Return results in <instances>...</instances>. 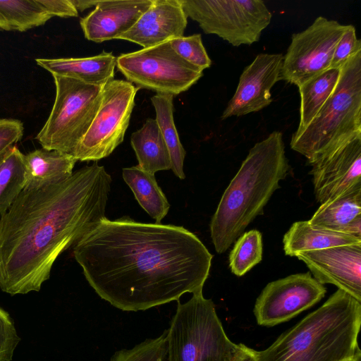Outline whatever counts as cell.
Instances as JSON below:
<instances>
[{
	"label": "cell",
	"mask_w": 361,
	"mask_h": 361,
	"mask_svg": "<svg viewBox=\"0 0 361 361\" xmlns=\"http://www.w3.org/2000/svg\"><path fill=\"white\" fill-rule=\"evenodd\" d=\"M73 255L96 293L137 312L202 290L213 255L183 226L106 218L78 241Z\"/></svg>",
	"instance_id": "6da1fadb"
},
{
	"label": "cell",
	"mask_w": 361,
	"mask_h": 361,
	"mask_svg": "<svg viewBox=\"0 0 361 361\" xmlns=\"http://www.w3.org/2000/svg\"><path fill=\"white\" fill-rule=\"evenodd\" d=\"M111 177L94 162L61 182L23 190L0 216V288L39 291L58 257L106 219Z\"/></svg>",
	"instance_id": "7a4b0ae2"
},
{
	"label": "cell",
	"mask_w": 361,
	"mask_h": 361,
	"mask_svg": "<svg viewBox=\"0 0 361 361\" xmlns=\"http://www.w3.org/2000/svg\"><path fill=\"white\" fill-rule=\"evenodd\" d=\"M283 135L274 130L249 151L220 200L210 223L217 253L226 252L259 215L288 174Z\"/></svg>",
	"instance_id": "3957f363"
},
{
	"label": "cell",
	"mask_w": 361,
	"mask_h": 361,
	"mask_svg": "<svg viewBox=\"0 0 361 361\" xmlns=\"http://www.w3.org/2000/svg\"><path fill=\"white\" fill-rule=\"evenodd\" d=\"M361 302L338 289L317 310L255 350L257 361H339L360 350Z\"/></svg>",
	"instance_id": "277c9868"
},
{
	"label": "cell",
	"mask_w": 361,
	"mask_h": 361,
	"mask_svg": "<svg viewBox=\"0 0 361 361\" xmlns=\"http://www.w3.org/2000/svg\"><path fill=\"white\" fill-rule=\"evenodd\" d=\"M356 137H361V51L341 67L334 91L309 125L293 134L290 145L310 163Z\"/></svg>",
	"instance_id": "5b68a950"
},
{
	"label": "cell",
	"mask_w": 361,
	"mask_h": 361,
	"mask_svg": "<svg viewBox=\"0 0 361 361\" xmlns=\"http://www.w3.org/2000/svg\"><path fill=\"white\" fill-rule=\"evenodd\" d=\"M166 341L167 361H233L238 347L228 338L214 303L202 290L178 302Z\"/></svg>",
	"instance_id": "8992f818"
},
{
	"label": "cell",
	"mask_w": 361,
	"mask_h": 361,
	"mask_svg": "<svg viewBox=\"0 0 361 361\" xmlns=\"http://www.w3.org/2000/svg\"><path fill=\"white\" fill-rule=\"evenodd\" d=\"M52 76L56 87L54 105L35 139L42 148L72 155L99 109L104 86Z\"/></svg>",
	"instance_id": "52a82bcc"
},
{
	"label": "cell",
	"mask_w": 361,
	"mask_h": 361,
	"mask_svg": "<svg viewBox=\"0 0 361 361\" xmlns=\"http://www.w3.org/2000/svg\"><path fill=\"white\" fill-rule=\"evenodd\" d=\"M187 16L206 34H214L234 47L259 40L271 13L262 0H180Z\"/></svg>",
	"instance_id": "ba28073f"
},
{
	"label": "cell",
	"mask_w": 361,
	"mask_h": 361,
	"mask_svg": "<svg viewBox=\"0 0 361 361\" xmlns=\"http://www.w3.org/2000/svg\"><path fill=\"white\" fill-rule=\"evenodd\" d=\"M118 70L137 87L177 95L188 90L203 75L171 48L169 40L116 57Z\"/></svg>",
	"instance_id": "9c48e42d"
},
{
	"label": "cell",
	"mask_w": 361,
	"mask_h": 361,
	"mask_svg": "<svg viewBox=\"0 0 361 361\" xmlns=\"http://www.w3.org/2000/svg\"><path fill=\"white\" fill-rule=\"evenodd\" d=\"M138 90L123 80L114 79L104 85L99 109L72 154L77 161L105 158L123 142Z\"/></svg>",
	"instance_id": "30bf717a"
},
{
	"label": "cell",
	"mask_w": 361,
	"mask_h": 361,
	"mask_svg": "<svg viewBox=\"0 0 361 361\" xmlns=\"http://www.w3.org/2000/svg\"><path fill=\"white\" fill-rule=\"evenodd\" d=\"M346 27L319 16L305 30L293 34L283 55L282 80L298 87L330 68L335 47Z\"/></svg>",
	"instance_id": "8fae6325"
},
{
	"label": "cell",
	"mask_w": 361,
	"mask_h": 361,
	"mask_svg": "<svg viewBox=\"0 0 361 361\" xmlns=\"http://www.w3.org/2000/svg\"><path fill=\"white\" fill-rule=\"evenodd\" d=\"M326 292L310 271L271 281L256 300L253 312L257 322L274 326L287 322L319 302Z\"/></svg>",
	"instance_id": "7c38bea8"
},
{
	"label": "cell",
	"mask_w": 361,
	"mask_h": 361,
	"mask_svg": "<svg viewBox=\"0 0 361 361\" xmlns=\"http://www.w3.org/2000/svg\"><path fill=\"white\" fill-rule=\"evenodd\" d=\"M315 198L321 204L361 187V137L329 149L310 162Z\"/></svg>",
	"instance_id": "4fadbf2b"
},
{
	"label": "cell",
	"mask_w": 361,
	"mask_h": 361,
	"mask_svg": "<svg viewBox=\"0 0 361 361\" xmlns=\"http://www.w3.org/2000/svg\"><path fill=\"white\" fill-rule=\"evenodd\" d=\"M283 55L259 54L243 71L235 92L221 118L257 112L272 102L271 90L281 78Z\"/></svg>",
	"instance_id": "5bb4252c"
},
{
	"label": "cell",
	"mask_w": 361,
	"mask_h": 361,
	"mask_svg": "<svg viewBox=\"0 0 361 361\" xmlns=\"http://www.w3.org/2000/svg\"><path fill=\"white\" fill-rule=\"evenodd\" d=\"M295 257L319 283L333 284L361 302V244L303 252Z\"/></svg>",
	"instance_id": "9a60e30c"
},
{
	"label": "cell",
	"mask_w": 361,
	"mask_h": 361,
	"mask_svg": "<svg viewBox=\"0 0 361 361\" xmlns=\"http://www.w3.org/2000/svg\"><path fill=\"white\" fill-rule=\"evenodd\" d=\"M187 18L180 0H153L135 25L117 39L130 41L143 48L153 47L183 37Z\"/></svg>",
	"instance_id": "2e32d148"
},
{
	"label": "cell",
	"mask_w": 361,
	"mask_h": 361,
	"mask_svg": "<svg viewBox=\"0 0 361 361\" xmlns=\"http://www.w3.org/2000/svg\"><path fill=\"white\" fill-rule=\"evenodd\" d=\"M153 0L99 1L80 20L85 38L94 42L116 39L128 32L149 8Z\"/></svg>",
	"instance_id": "e0dca14e"
},
{
	"label": "cell",
	"mask_w": 361,
	"mask_h": 361,
	"mask_svg": "<svg viewBox=\"0 0 361 361\" xmlns=\"http://www.w3.org/2000/svg\"><path fill=\"white\" fill-rule=\"evenodd\" d=\"M38 66L51 73L104 86L114 80L116 57L111 52L85 58L36 59Z\"/></svg>",
	"instance_id": "ac0fdd59"
},
{
	"label": "cell",
	"mask_w": 361,
	"mask_h": 361,
	"mask_svg": "<svg viewBox=\"0 0 361 361\" xmlns=\"http://www.w3.org/2000/svg\"><path fill=\"white\" fill-rule=\"evenodd\" d=\"M309 222L361 238V187L321 204Z\"/></svg>",
	"instance_id": "d6986e66"
},
{
	"label": "cell",
	"mask_w": 361,
	"mask_h": 361,
	"mask_svg": "<svg viewBox=\"0 0 361 361\" xmlns=\"http://www.w3.org/2000/svg\"><path fill=\"white\" fill-rule=\"evenodd\" d=\"M76 161L69 154L42 147L25 154L24 190L37 189L65 180L72 176Z\"/></svg>",
	"instance_id": "ffe728a7"
},
{
	"label": "cell",
	"mask_w": 361,
	"mask_h": 361,
	"mask_svg": "<svg viewBox=\"0 0 361 361\" xmlns=\"http://www.w3.org/2000/svg\"><path fill=\"white\" fill-rule=\"evenodd\" d=\"M286 255L319 250L335 246L360 245L361 238L345 233L312 225L309 221L293 223L283 238Z\"/></svg>",
	"instance_id": "44dd1931"
},
{
	"label": "cell",
	"mask_w": 361,
	"mask_h": 361,
	"mask_svg": "<svg viewBox=\"0 0 361 361\" xmlns=\"http://www.w3.org/2000/svg\"><path fill=\"white\" fill-rule=\"evenodd\" d=\"M130 143L135 151L138 166L154 174L171 168L170 154L155 118H148L134 132Z\"/></svg>",
	"instance_id": "7402d4cb"
},
{
	"label": "cell",
	"mask_w": 361,
	"mask_h": 361,
	"mask_svg": "<svg viewBox=\"0 0 361 361\" xmlns=\"http://www.w3.org/2000/svg\"><path fill=\"white\" fill-rule=\"evenodd\" d=\"M122 176L140 205L156 223L160 224L168 214L170 204L154 174L135 166L123 169Z\"/></svg>",
	"instance_id": "603a6c76"
},
{
	"label": "cell",
	"mask_w": 361,
	"mask_h": 361,
	"mask_svg": "<svg viewBox=\"0 0 361 361\" xmlns=\"http://www.w3.org/2000/svg\"><path fill=\"white\" fill-rule=\"evenodd\" d=\"M341 69L330 68L298 87L300 121L294 133H300L309 125L331 95L338 83Z\"/></svg>",
	"instance_id": "cb8c5ba5"
},
{
	"label": "cell",
	"mask_w": 361,
	"mask_h": 361,
	"mask_svg": "<svg viewBox=\"0 0 361 361\" xmlns=\"http://www.w3.org/2000/svg\"><path fill=\"white\" fill-rule=\"evenodd\" d=\"M173 95L156 94L151 102L156 112V121L168 148L173 173L180 179L185 178L183 162L186 152L182 145L173 120Z\"/></svg>",
	"instance_id": "d4e9b609"
},
{
	"label": "cell",
	"mask_w": 361,
	"mask_h": 361,
	"mask_svg": "<svg viewBox=\"0 0 361 361\" xmlns=\"http://www.w3.org/2000/svg\"><path fill=\"white\" fill-rule=\"evenodd\" d=\"M51 18L38 0L0 1V31L25 32Z\"/></svg>",
	"instance_id": "484cf974"
},
{
	"label": "cell",
	"mask_w": 361,
	"mask_h": 361,
	"mask_svg": "<svg viewBox=\"0 0 361 361\" xmlns=\"http://www.w3.org/2000/svg\"><path fill=\"white\" fill-rule=\"evenodd\" d=\"M25 175V154L15 145L0 159V216L24 190Z\"/></svg>",
	"instance_id": "4316f807"
},
{
	"label": "cell",
	"mask_w": 361,
	"mask_h": 361,
	"mask_svg": "<svg viewBox=\"0 0 361 361\" xmlns=\"http://www.w3.org/2000/svg\"><path fill=\"white\" fill-rule=\"evenodd\" d=\"M229 254L231 272L242 276L259 263L262 259V238L257 230H250L236 239Z\"/></svg>",
	"instance_id": "83f0119b"
},
{
	"label": "cell",
	"mask_w": 361,
	"mask_h": 361,
	"mask_svg": "<svg viewBox=\"0 0 361 361\" xmlns=\"http://www.w3.org/2000/svg\"><path fill=\"white\" fill-rule=\"evenodd\" d=\"M109 361H167L166 330L131 348L115 352Z\"/></svg>",
	"instance_id": "f1b7e54d"
},
{
	"label": "cell",
	"mask_w": 361,
	"mask_h": 361,
	"mask_svg": "<svg viewBox=\"0 0 361 361\" xmlns=\"http://www.w3.org/2000/svg\"><path fill=\"white\" fill-rule=\"evenodd\" d=\"M171 48L183 59L203 71L212 64L202 44L200 34L180 37L169 40Z\"/></svg>",
	"instance_id": "f546056e"
},
{
	"label": "cell",
	"mask_w": 361,
	"mask_h": 361,
	"mask_svg": "<svg viewBox=\"0 0 361 361\" xmlns=\"http://www.w3.org/2000/svg\"><path fill=\"white\" fill-rule=\"evenodd\" d=\"M359 51H361V41L357 37L355 27L353 25H347L335 47L330 68H341L351 56Z\"/></svg>",
	"instance_id": "4dcf8cb0"
},
{
	"label": "cell",
	"mask_w": 361,
	"mask_h": 361,
	"mask_svg": "<svg viewBox=\"0 0 361 361\" xmlns=\"http://www.w3.org/2000/svg\"><path fill=\"white\" fill-rule=\"evenodd\" d=\"M20 340L9 314L0 307V361H11Z\"/></svg>",
	"instance_id": "1f68e13d"
},
{
	"label": "cell",
	"mask_w": 361,
	"mask_h": 361,
	"mask_svg": "<svg viewBox=\"0 0 361 361\" xmlns=\"http://www.w3.org/2000/svg\"><path fill=\"white\" fill-rule=\"evenodd\" d=\"M23 132V124L20 120L0 119V159L21 140Z\"/></svg>",
	"instance_id": "d6a6232c"
},
{
	"label": "cell",
	"mask_w": 361,
	"mask_h": 361,
	"mask_svg": "<svg viewBox=\"0 0 361 361\" xmlns=\"http://www.w3.org/2000/svg\"><path fill=\"white\" fill-rule=\"evenodd\" d=\"M48 13L60 18L77 17L78 11L71 0H38Z\"/></svg>",
	"instance_id": "836d02e7"
},
{
	"label": "cell",
	"mask_w": 361,
	"mask_h": 361,
	"mask_svg": "<svg viewBox=\"0 0 361 361\" xmlns=\"http://www.w3.org/2000/svg\"><path fill=\"white\" fill-rule=\"evenodd\" d=\"M238 350L233 361H257L255 350L243 343L238 344Z\"/></svg>",
	"instance_id": "e575fe53"
},
{
	"label": "cell",
	"mask_w": 361,
	"mask_h": 361,
	"mask_svg": "<svg viewBox=\"0 0 361 361\" xmlns=\"http://www.w3.org/2000/svg\"><path fill=\"white\" fill-rule=\"evenodd\" d=\"M77 11H83L87 8L95 6L99 1L93 0H71Z\"/></svg>",
	"instance_id": "d590c367"
},
{
	"label": "cell",
	"mask_w": 361,
	"mask_h": 361,
	"mask_svg": "<svg viewBox=\"0 0 361 361\" xmlns=\"http://www.w3.org/2000/svg\"><path fill=\"white\" fill-rule=\"evenodd\" d=\"M360 359H361V353L358 352V353H357L356 354H355V355H353L352 356L345 357V358H344L343 360H341L339 361H360Z\"/></svg>",
	"instance_id": "8d00e7d4"
}]
</instances>
